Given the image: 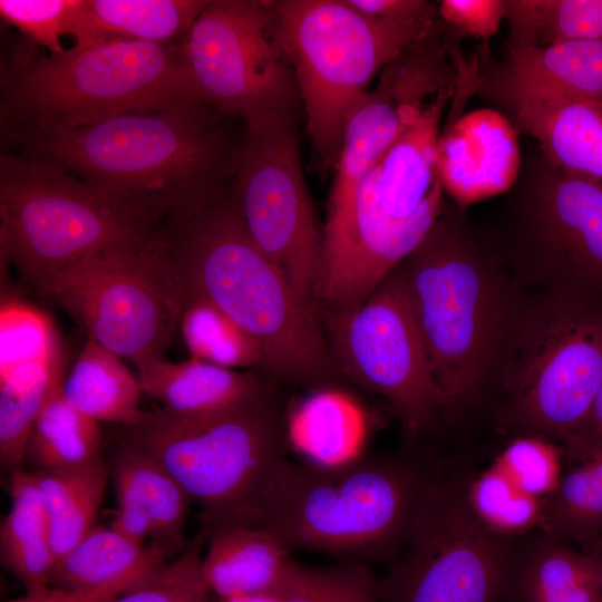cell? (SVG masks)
I'll list each match as a JSON object with an SVG mask.
<instances>
[{"label":"cell","instance_id":"1","mask_svg":"<svg viewBox=\"0 0 602 602\" xmlns=\"http://www.w3.org/2000/svg\"><path fill=\"white\" fill-rule=\"evenodd\" d=\"M232 118L194 100L78 127L1 135L14 153L54 163L163 226L196 212L233 183L243 127L235 133Z\"/></svg>","mask_w":602,"mask_h":602},{"label":"cell","instance_id":"2","mask_svg":"<svg viewBox=\"0 0 602 602\" xmlns=\"http://www.w3.org/2000/svg\"><path fill=\"white\" fill-rule=\"evenodd\" d=\"M158 265L179 300L205 301L260 346L259 370L274 382L322 386L341 376L317 311L253 242L231 186L163 225Z\"/></svg>","mask_w":602,"mask_h":602},{"label":"cell","instance_id":"3","mask_svg":"<svg viewBox=\"0 0 602 602\" xmlns=\"http://www.w3.org/2000/svg\"><path fill=\"white\" fill-rule=\"evenodd\" d=\"M437 469L410 453H360L336 464L285 458L264 488L256 526L290 551L390 563Z\"/></svg>","mask_w":602,"mask_h":602},{"label":"cell","instance_id":"4","mask_svg":"<svg viewBox=\"0 0 602 602\" xmlns=\"http://www.w3.org/2000/svg\"><path fill=\"white\" fill-rule=\"evenodd\" d=\"M194 100L203 99L182 41L110 39L49 55L19 46L2 66L1 133L78 127Z\"/></svg>","mask_w":602,"mask_h":602},{"label":"cell","instance_id":"5","mask_svg":"<svg viewBox=\"0 0 602 602\" xmlns=\"http://www.w3.org/2000/svg\"><path fill=\"white\" fill-rule=\"evenodd\" d=\"M161 463L203 512L207 533L256 526L264 488L287 458L288 415L275 383L261 397L208 416L163 408L146 411L118 431Z\"/></svg>","mask_w":602,"mask_h":602},{"label":"cell","instance_id":"6","mask_svg":"<svg viewBox=\"0 0 602 602\" xmlns=\"http://www.w3.org/2000/svg\"><path fill=\"white\" fill-rule=\"evenodd\" d=\"M268 4L297 80L313 152L324 168L336 166L348 117L370 82L407 47L434 31L436 16L381 20L347 0Z\"/></svg>","mask_w":602,"mask_h":602},{"label":"cell","instance_id":"7","mask_svg":"<svg viewBox=\"0 0 602 602\" xmlns=\"http://www.w3.org/2000/svg\"><path fill=\"white\" fill-rule=\"evenodd\" d=\"M162 230L54 163L0 157L1 259L30 288L85 259L152 249Z\"/></svg>","mask_w":602,"mask_h":602},{"label":"cell","instance_id":"8","mask_svg":"<svg viewBox=\"0 0 602 602\" xmlns=\"http://www.w3.org/2000/svg\"><path fill=\"white\" fill-rule=\"evenodd\" d=\"M520 555L479 517L468 487L437 469L380 579L381 600L499 602L512 594Z\"/></svg>","mask_w":602,"mask_h":602},{"label":"cell","instance_id":"9","mask_svg":"<svg viewBox=\"0 0 602 602\" xmlns=\"http://www.w3.org/2000/svg\"><path fill=\"white\" fill-rule=\"evenodd\" d=\"M443 408L479 389L497 341L502 310L487 270L438 219L401 263Z\"/></svg>","mask_w":602,"mask_h":602},{"label":"cell","instance_id":"10","mask_svg":"<svg viewBox=\"0 0 602 602\" xmlns=\"http://www.w3.org/2000/svg\"><path fill=\"white\" fill-rule=\"evenodd\" d=\"M300 147L299 114L244 120L232 192L253 242L318 313L323 235L317 227Z\"/></svg>","mask_w":602,"mask_h":602},{"label":"cell","instance_id":"11","mask_svg":"<svg viewBox=\"0 0 602 602\" xmlns=\"http://www.w3.org/2000/svg\"><path fill=\"white\" fill-rule=\"evenodd\" d=\"M318 315L341 376L382 395L408 438L433 427L443 401L401 264L360 307Z\"/></svg>","mask_w":602,"mask_h":602},{"label":"cell","instance_id":"12","mask_svg":"<svg viewBox=\"0 0 602 602\" xmlns=\"http://www.w3.org/2000/svg\"><path fill=\"white\" fill-rule=\"evenodd\" d=\"M155 245L81 260L32 289L74 318L87 338L136 367L163 359L178 330L181 305Z\"/></svg>","mask_w":602,"mask_h":602},{"label":"cell","instance_id":"13","mask_svg":"<svg viewBox=\"0 0 602 602\" xmlns=\"http://www.w3.org/2000/svg\"><path fill=\"white\" fill-rule=\"evenodd\" d=\"M198 96L241 120L303 111L266 0H210L182 40Z\"/></svg>","mask_w":602,"mask_h":602},{"label":"cell","instance_id":"14","mask_svg":"<svg viewBox=\"0 0 602 602\" xmlns=\"http://www.w3.org/2000/svg\"><path fill=\"white\" fill-rule=\"evenodd\" d=\"M524 336L507 380L512 418L526 433L565 444L585 423L602 386V318L555 303Z\"/></svg>","mask_w":602,"mask_h":602},{"label":"cell","instance_id":"15","mask_svg":"<svg viewBox=\"0 0 602 602\" xmlns=\"http://www.w3.org/2000/svg\"><path fill=\"white\" fill-rule=\"evenodd\" d=\"M452 94L446 87L419 107L361 181L339 237L347 259H373L402 240L436 179L439 124Z\"/></svg>","mask_w":602,"mask_h":602},{"label":"cell","instance_id":"16","mask_svg":"<svg viewBox=\"0 0 602 602\" xmlns=\"http://www.w3.org/2000/svg\"><path fill=\"white\" fill-rule=\"evenodd\" d=\"M439 89L435 71L414 55L401 54L380 71L378 82L353 108L344 127L328 201L323 246L342 231L363 177L426 98Z\"/></svg>","mask_w":602,"mask_h":602},{"label":"cell","instance_id":"17","mask_svg":"<svg viewBox=\"0 0 602 602\" xmlns=\"http://www.w3.org/2000/svg\"><path fill=\"white\" fill-rule=\"evenodd\" d=\"M515 128L498 111L466 113L440 135L437 174L443 188L460 205L507 191L520 168Z\"/></svg>","mask_w":602,"mask_h":602},{"label":"cell","instance_id":"18","mask_svg":"<svg viewBox=\"0 0 602 602\" xmlns=\"http://www.w3.org/2000/svg\"><path fill=\"white\" fill-rule=\"evenodd\" d=\"M117 509L111 526L139 545L182 550L191 496L145 452L119 441L114 458Z\"/></svg>","mask_w":602,"mask_h":602},{"label":"cell","instance_id":"19","mask_svg":"<svg viewBox=\"0 0 602 602\" xmlns=\"http://www.w3.org/2000/svg\"><path fill=\"white\" fill-rule=\"evenodd\" d=\"M143 392L178 415L208 416L250 402L274 383L259 372L237 371L200 359L166 358L137 367Z\"/></svg>","mask_w":602,"mask_h":602},{"label":"cell","instance_id":"20","mask_svg":"<svg viewBox=\"0 0 602 602\" xmlns=\"http://www.w3.org/2000/svg\"><path fill=\"white\" fill-rule=\"evenodd\" d=\"M502 79L514 105L547 99L602 103V40L511 48Z\"/></svg>","mask_w":602,"mask_h":602},{"label":"cell","instance_id":"21","mask_svg":"<svg viewBox=\"0 0 602 602\" xmlns=\"http://www.w3.org/2000/svg\"><path fill=\"white\" fill-rule=\"evenodd\" d=\"M514 106L518 125L554 166L602 182V103L547 99Z\"/></svg>","mask_w":602,"mask_h":602},{"label":"cell","instance_id":"22","mask_svg":"<svg viewBox=\"0 0 602 602\" xmlns=\"http://www.w3.org/2000/svg\"><path fill=\"white\" fill-rule=\"evenodd\" d=\"M290 553L264 527L226 526L211 534L202 572L220 599L272 594L292 560Z\"/></svg>","mask_w":602,"mask_h":602},{"label":"cell","instance_id":"23","mask_svg":"<svg viewBox=\"0 0 602 602\" xmlns=\"http://www.w3.org/2000/svg\"><path fill=\"white\" fill-rule=\"evenodd\" d=\"M208 0H85L72 37L78 48L110 39L182 41Z\"/></svg>","mask_w":602,"mask_h":602},{"label":"cell","instance_id":"24","mask_svg":"<svg viewBox=\"0 0 602 602\" xmlns=\"http://www.w3.org/2000/svg\"><path fill=\"white\" fill-rule=\"evenodd\" d=\"M541 216L564 258L602 278V182L564 173L545 193Z\"/></svg>","mask_w":602,"mask_h":602},{"label":"cell","instance_id":"25","mask_svg":"<svg viewBox=\"0 0 602 602\" xmlns=\"http://www.w3.org/2000/svg\"><path fill=\"white\" fill-rule=\"evenodd\" d=\"M10 495L0 528L1 561L28 593H37L50 588L56 559L47 511L30 470H12Z\"/></svg>","mask_w":602,"mask_h":602},{"label":"cell","instance_id":"26","mask_svg":"<svg viewBox=\"0 0 602 602\" xmlns=\"http://www.w3.org/2000/svg\"><path fill=\"white\" fill-rule=\"evenodd\" d=\"M119 358L87 338L62 381L65 399L98 423H134L143 412L139 404L144 392L138 377Z\"/></svg>","mask_w":602,"mask_h":602},{"label":"cell","instance_id":"27","mask_svg":"<svg viewBox=\"0 0 602 602\" xmlns=\"http://www.w3.org/2000/svg\"><path fill=\"white\" fill-rule=\"evenodd\" d=\"M30 472L47 511L57 564L95 527L108 468L100 457L77 467Z\"/></svg>","mask_w":602,"mask_h":602},{"label":"cell","instance_id":"28","mask_svg":"<svg viewBox=\"0 0 602 602\" xmlns=\"http://www.w3.org/2000/svg\"><path fill=\"white\" fill-rule=\"evenodd\" d=\"M290 445L308 460L336 464L360 454L366 416L343 391L326 388L304 399L288 415Z\"/></svg>","mask_w":602,"mask_h":602},{"label":"cell","instance_id":"29","mask_svg":"<svg viewBox=\"0 0 602 602\" xmlns=\"http://www.w3.org/2000/svg\"><path fill=\"white\" fill-rule=\"evenodd\" d=\"M62 350L0 372V462L11 472L22 466L35 421L62 383L66 372Z\"/></svg>","mask_w":602,"mask_h":602},{"label":"cell","instance_id":"30","mask_svg":"<svg viewBox=\"0 0 602 602\" xmlns=\"http://www.w3.org/2000/svg\"><path fill=\"white\" fill-rule=\"evenodd\" d=\"M512 594L516 602H602L590 555L551 535L521 553Z\"/></svg>","mask_w":602,"mask_h":602},{"label":"cell","instance_id":"31","mask_svg":"<svg viewBox=\"0 0 602 602\" xmlns=\"http://www.w3.org/2000/svg\"><path fill=\"white\" fill-rule=\"evenodd\" d=\"M166 548L139 545L113 527L95 526L55 565L50 586H96L126 577H140L165 562Z\"/></svg>","mask_w":602,"mask_h":602},{"label":"cell","instance_id":"32","mask_svg":"<svg viewBox=\"0 0 602 602\" xmlns=\"http://www.w3.org/2000/svg\"><path fill=\"white\" fill-rule=\"evenodd\" d=\"M579 465L560 479L543 502L540 523L546 533L602 552V443L581 453Z\"/></svg>","mask_w":602,"mask_h":602},{"label":"cell","instance_id":"33","mask_svg":"<svg viewBox=\"0 0 602 602\" xmlns=\"http://www.w3.org/2000/svg\"><path fill=\"white\" fill-rule=\"evenodd\" d=\"M99 423L75 409L60 383L35 421L25 460L32 470L81 466L103 457Z\"/></svg>","mask_w":602,"mask_h":602},{"label":"cell","instance_id":"34","mask_svg":"<svg viewBox=\"0 0 602 602\" xmlns=\"http://www.w3.org/2000/svg\"><path fill=\"white\" fill-rule=\"evenodd\" d=\"M512 48L602 40V0H508Z\"/></svg>","mask_w":602,"mask_h":602},{"label":"cell","instance_id":"35","mask_svg":"<svg viewBox=\"0 0 602 602\" xmlns=\"http://www.w3.org/2000/svg\"><path fill=\"white\" fill-rule=\"evenodd\" d=\"M179 305L178 330L192 358L229 369L260 370L259 343L226 314L202 300H179Z\"/></svg>","mask_w":602,"mask_h":602},{"label":"cell","instance_id":"36","mask_svg":"<svg viewBox=\"0 0 602 602\" xmlns=\"http://www.w3.org/2000/svg\"><path fill=\"white\" fill-rule=\"evenodd\" d=\"M272 595L279 602H382L380 579L357 561L313 566L292 559Z\"/></svg>","mask_w":602,"mask_h":602},{"label":"cell","instance_id":"37","mask_svg":"<svg viewBox=\"0 0 602 602\" xmlns=\"http://www.w3.org/2000/svg\"><path fill=\"white\" fill-rule=\"evenodd\" d=\"M201 543L196 538L173 561L154 567L110 602H211Z\"/></svg>","mask_w":602,"mask_h":602},{"label":"cell","instance_id":"38","mask_svg":"<svg viewBox=\"0 0 602 602\" xmlns=\"http://www.w3.org/2000/svg\"><path fill=\"white\" fill-rule=\"evenodd\" d=\"M468 493L479 517L505 536L540 522L543 503L521 489L499 464L484 473Z\"/></svg>","mask_w":602,"mask_h":602},{"label":"cell","instance_id":"39","mask_svg":"<svg viewBox=\"0 0 602 602\" xmlns=\"http://www.w3.org/2000/svg\"><path fill=\"white\" fill-rule=\"evenodd\" d=\"M84 4L85 0H0V16L49 54H61V37L72 35Z\"/></svg>","mask_w":602,"mask_h":602},{"label":"cell","instance_id":"40","mask_svg":"<svg viewBox=\"0 0 602 602\" xmlns=\"http://www.w3.org/2000/svg\"><path fill=\"white\" fill-rule=\"evenodd\" d=\"M1 372L60 350L55 329L40 312L6 302L1 310Z\"/></svg>","mask_w":602,"mask_h":602},{"label":"cell","instance_id":"41","mask_svg":"<svg viewBox=\"0 0 602 602\" xmlns=\"http://www.w3.org/2000/svg\"><path fill=\"white\" fill-rule=\"evenodd\" d=\"M498 464L521 489L537 498L548 496L561 479L555 449L537 437L515 440L506 448Z\"/></svg>","mask_w":602,"mask_h":602},{"label":"cell","instance_id":"42","mask_svg":"<svg viewBox=\"0 0 602 602\" xmlns=\"http://www.w3.org/2000/svg\"><path fill=\"white\" fill-rule=\"evenodd\" d=\"M438 14L464 37L487 42L506 18L504 0H441Z\"/></svg>","mask_w":602,"mask_h":602},{"label":"cell","instance_id":"43","mask_svg":"<svg viewBox=\"0 0 602 602\" xmlns=\"http://www.w3.org/2000/svg\"><path fill=\"white\" fill-rule=\"evenodd\" d=\"M142 577V576H140ZM139 577H126L106 584L77 589L48 588L11 602H110Z\"/></svg>","mask_w":602,"mask_h":602},{"label":"cell","instance_id":"44","mask_svg":"<svg viewBox=\"0 0 602 602\" xmlns=\"http://www.w3.org/2000/svg\"><path fill=\"white\" fill-rule=\"evenodd\" d=\"M350 6L371 18L408 21L438 14V9L423 0H347Z\"/></svg>","mask_w":602,"mask_h":602},{"label":"cell","instance_id":"45","mask_svg":"<svg viewBox=\"0 0 602 602\" xmlns=\"http://www.w3.org/2000/svg\"><path fill=\"white\" fill-rule=\"evenodd\" d=\"M599 443H602V386L585 423L573 437L564 444L566 456L572 462L581 453Z\"/></svg>","mask_w":602,"mask_h":602},{"label":"cell","instance_id":"46","mask_svg":"<svg viewBox=\"0 0 602 602\" xmlns=\"http://www.w3.org/2000/svg\"><path fill=\"white\" fill-rule=\"evenodd\" d=\"M220 602H279V600L272 594H255L221 599Z\"/></svg>","mask_w":602,"mask_h":602},{"label":"cell","instance_id":"47","mask_svg":"<svg viewBox=\"0 0 602 602\" xmlns=\"http://www.w3.org/2000/svg\"><path fill=\"white\" fill-rule=\"evenodd\" d=\"M590 555L599 581V585L602 592V552H585Z\"/></svg>","mask_w":602,"mask_h":602}]
</instances>
